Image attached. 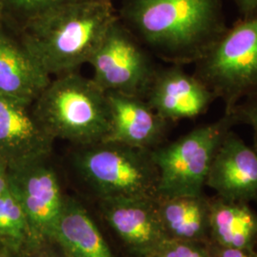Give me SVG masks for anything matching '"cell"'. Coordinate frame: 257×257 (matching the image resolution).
Segmentation results:
<instances>
[{
	"label": "cell",
	"instance_id": "cell-1",
	"mask_svg": "<svg viewBox=\"0 0 257 257\" xmlns=\"http://www.w3.org/2000/svg\"><path fill=\"white\" fill-rule=\"evenodd\" d=\"M117 16L168 64H194L228 28L223 0H122Z\"/></svg>",
	"mask_w": 257,
	"mask_h": 257
},
{
	"label": "cell",
	"instance_id": "cell-2",
	"mask_svg": "<svg viewBox=\"0 0 257 257\" xmlns=\"http://www.w3.org/2000/svg\"><path fill=\"white\" fill-rule=\"evenodd\" d=\"M116 18L111 3L77 0L37 17L14 34L53 78L88 64Z\"/></svg>",
	"mask_w": 257,
	"mask_h": 257
},
{
	"label": "cell",
	"instance_id": "cell-3",
	"mask_svg": "<svg viewBox=\"0 0 257 257\" xmlns=\"http://www.w3.org/2000/svg\"><path fill=\"white\" fill-rule=\"evenodd\" d=\"M39 123L54 138L77 146L103 142L110 131L107 93L77 72L51 78L32 104Z\"/></svg>",
	"mask_w": 257,
	"mask_h": 257
},
{
	"label": "cell",
	"instance_id": "cell-4",
	"mask_svg": "<svg viewBox=\"0 0 257 257\" xmlns=\"http://www.w3.org/2000/svg\"><path fill=\"white\" fill-rule=\"evenodd\" d=\"M74 168L102 200H158V170L152 151L110 142L79 146Z\"/></svg>",
	"mask_w": 257,
	"mask_h": 257
},
{
	"label": "cell",
	"instance_id": "cell-5",
	"mask_svg": "<svg viewBox=\"0 0 257 257\" xmlns=\"http://www.w3.org/2000/svg\"><path fill=\"white\" fill-rule=\"evenodd\" d=\"M238 125L232 112L219 119L196 126L173 142L152 151L158 170V198L204 194L212 161L222 141Z\"/></svg>",
	"mask_w": 257,
	"mask_h": 257
},
{
	"label": "cell",
	"instance_id": "cell-6",
	"mask_svg": "<svg viewBox=\"0 0 257 257\" xmlns=\"http://www.w3.org/2000/svg\"><path fill=\"white\" fill-rule=\"evenodd\" d=\"M193 74L225 105V112L257 93V13L240 18L194 63Z\"/></svg>",
	"mask_w": 257,
	"mask_h": 257
},
{
	"label": "cell",
	"instance_id": "cell-7",
	"mask_svg": "<svg viewBox=\"0 0 257 257\" xmlns=\"http://www.w3.org/2000/svg\"><path fill=\"white\" fill-rule=\"evenodd\" d=\"M155 58L117 16L88 64L106 93L144 98L159 68Z\"/></svg>",
	"mask_w": 257,
	"mask_h": 257
},
{
	"label": "cell",
	"instance_id": "cell-8",
	"mask_svg": "<svg viewBox=\"0 0 257 257\" xmlns=\"http://www.w3.org/2000/svg\"><path fill=\"white\" fill-rule=\"evenodd\" d=\"M48 158L7 169L9 187L24 210L31 240L37 243L52 239L64 202L57 174Z\"/></svg>",
	"mask_w": 257,
	"mask_h": 257
},
{
	"label": "cell",
	"instance_id": "cell-9",
	"mask_svg": "<svg viewBox=\"0 0 257 257\" xmlns=\"http://www.w3.org/2000/svg\"><path fill=\"white\" fill-rule=\"evenodd\" d=\"M144 99L159 116L175 123L204 115L217 98L182 65L170 64L159 66Z\"/></svg>",
	"mask_w": 257,
	"mask_h": 257
},
{
	"label": "cell",
	"instance_id": "cell-10",
	"mask_svg": "<svg viewBox=\"0 0 257 257\" xmlns=\"http://www.w3.org/2000/svg\"><path fill=\"white\" fill-rule=\"evenodd\" d=\"M54 141L32 104L0 95V162L7 169L50 157Z\"/></svg>",
	"mask_w": 257,
	"mask_h": 257
},
{
	"label": "cell",
	"instance_id": "cell-11",
	"mask_svg": "<svg viewBox=\"0 0 257 257\" xmlns=\"http://www.w3.org/2000/svg\"><path fill=\"white\" fill-rule=\"evenodd\" d=\"M102 211L137 257H156L159 248L170 238L158 210V200L118 199L102 200Z\"/></svg>",
	"mask_w": 257,
	"mask_h": 257
},
{
	"label": "cell",
	"instance_id": "cell-12",
	"mask_svg": "<svg viewBox=\"0 0 257 257\" xmlns=\"http://www.w3.org/2000/svg\"><path fill=\"white\" fill-rule=\"evenodd\" d=\"M206 187L226 200L257 202V152L232 130L214 156Z\"/></svg>",
	"mask_w": 257,
	"mask_h": 257
},
{
	"label": "cell",
	"instance_id": "cell-13",
	"mask_svg": "<svg viewBox=\"0 0 257 257\" xmlns=\"http://www.w3.org/2000/svg\"><path fill=\"white\" fill-rule=\"evenodd\" d=\"M110 131L103 142L153 151L166 142L171 126L138 96L107 93Z\"/></svg>",
	"mask_w": 257,
	"mask_h": 257
},
{
	"label": "cell",
	"instance_id": "cell-14",
	"mask_svg": "<svg viewBox=\"0 0 257 257\" xmlns=\"http://www.w3.org/2000/svg\"><path fill=\"white\" fill-rule=\"evenodd\" d=\"M11 33L0 26V95L33 104L51 77Z\"/></svg>",
	"mask_w": 257,
	"mask_h": 257
},
{
	"label": "cell",
	"instance_id": "cell-15",
	"mask_svg": "<svg viewBox=\"0 0 257 257\" xmlns=\"http://www.w3.org/2000/svg\"><path fill=\"white\" fill-rule=\"evenodd\" d=\"M52 239L67 257H113L88 212L74 199H64Z\"/></svg>",
	"mask_w": 257,
	"mask_h": 257
},
{
	"label": "cell",
	"instance_id": "cell-16",
	"mask_svg": "<svg viewBox=\"0 0 257 257\" xmlns=\"http://www.w3.org/2000/svg\"><path fill=\"white\" fill-rule=\"evenodd\" d=\"M158 210L170 238L210 243L211 197L205 193L158 199Z\"/></svg>",
	"mask_w": 257,
	"mask_h": 257
},
{
	"label": "cell",
	"instance_id": "cell-17",
	"mask_svg": "<svg viewBox=\"0 0 257 257\" xmlns=\"http://www.w3.org/2000/svg\"><path fill=\"white\" fill-rule=\"evenodd\" d=\"M211 243L222 247L257 248V212L248 203L211 197Z\"/></svg>",
	"mask_w": 257,
	"mask_h": 257
},
{
	"label": "cell",
	"instance_id": "cell-18",
	"mask_svg": "<svg viewBox=\"0 0 257 257\" xmlns=\"http://www.w3.org/2000/svg\"><path fill=\"white\" fill-rule=\"evenodd\" d=\"M77 0H0L5 26L13 33L51 10Z\"/></svg>",
	"mask_w": 257,
	"mask_h": 257
},
{
	"label": "cell",
	"instance_id": "cell-19",
	"mask_svg": "<svg viewBox=\"0 0 257 257\" xmlns=\"http://www.w3.org/2000/svg\"><path fill=\"white\" fill-rule=\"evenodd\" d=\"M156 257H211L208 244L168 238Z\"/></svg>",
	"mask_w": 257,
	"mask_h": 257
},
{
	"label": "cell",
	"instance_id": "cell-20",
	"mask_svg": "<svg viewBox=\"0 0 257 257\" xmlns=\"http://www.w3.org/2000/svg\"><path fill=\"white\" fill-rule=\"evenodd\" d=\"M238 124H246L253 131V149L257 152V93L244 98L231 110Z\"/></svg>",
	"mask_w": 257,
	"mask_h": 257
},
{
	"label": "cell",
	"instance_id": "cell-21",
	"mask_svg": "<svg viewBox=\"0 0 257 257\" xmlns=\"http://www.w3.org/2000/svg\"><path fill=\"white\" fill-rule=\"evenodd\" d=\"M208 248L211 257H257V248H228L211 242Z\"/></svg>",
	"mask_w": 257,
	"mask_h": 257
},
{
	"label": "cell",
	"instance_id": "cell-22",
	"mask_svg": "<svg viewBox=\"0 0 257 257\" xmlns=\"http://www.w3.org/2000/svg\"><path fill=\"white\" fill-rule=\"evenodd\" d=\"M11 195H12V192H11L9 184H8V188L0 196V236H2V237L4 234V230H5L7 218H8V210H9Z\"/></svg>",
	"mask_w": 257,
	"mask_h": 257
},
{
	"label": "cell",
	"instance_id": "cell-23",
	"mask_svg": "<svg viewBox=\"0 0 257 257\" xmlns=\"http://www.w3.org/2000/svg\"><path fill=\"white\" fill-rule=\"evenodd\" d=\"M238 10L240 18L248 17L257 13V0H232Z\"/></svg>",
	"mask_w": 257,
	"mask_h": 257
},
{
	"label": "cell",
	"instance_id": "cell-24",
	"mask_svg": "<svg viewBox=\"0 0 257 257\" xmlns=\"http://www.w3.org/2000/svg\"><path fill=\"white\" fill-rule=\"evenodd\" d=\"M8 170L6 165L0 162V196L8 188Z\"/></svg>",
	"mask_w": 257,
	"mask_h": 257
},
{
	"label": "cell",
	"instance_id": "cell-25",
	"mask_svg": "<svg viewBox=\"0 0 257 257\" xmlns=\"http://www.w3.org/2000/svg\"><path fill=\"white\" fill-rule=\"evenodd\" d=\"M93 1H98V2H104V3H111L114 1V0H93Z\"/></svg>",
	"mask_w": 257,
	"mask_h": 257
},
{
	"label": "cell",
	"instance_id": "cell-26",
	"mask_svg": "<svg viewBox=\"0 0 257 257\" xmlns=\"http://www.w3.org/2000/svg\"><path fill=\"white\" fill-rule=\"evenodd\" d=\"M4 24V21H3V17H2V12H1V8H0V26H2Z\"/></svg>",
	"mask_w": 257,
	"mask_h": 257
},
{
	"label": "cell",
	"instance_id": "cell-27",
	"mask_svg": "<svg viewBox=\"0 0 257 257\" xmlns=\"http://www.w3.org/2000/svg\"><path fill=\"white\" fill-rule=\"evenodd\" d=\"M47 257H50V256H47Z\"/></svg>",
	"mask_w": 257,
	"mask_h": 257
}]
</instances>
